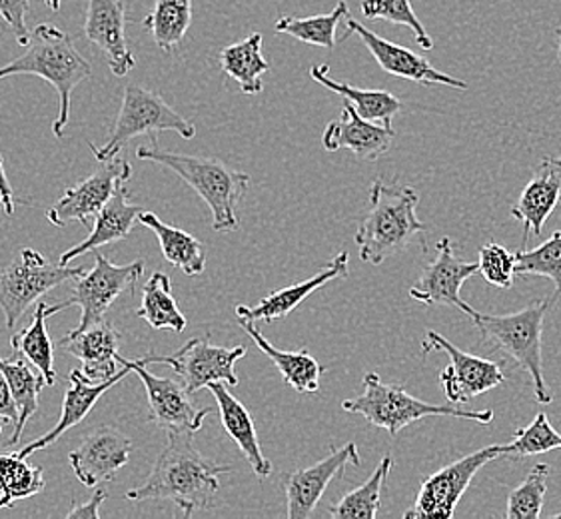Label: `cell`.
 Instances as JSON below:
<instances>
[{
  "mask_svg": "<svg viewBox=\"0 0 561 519\" xmlns=\"http://www.w3.org/2000/svg\"><path fill=\"white\" fill-rule=\"evenodd\" d=\"M232 468L206 458L192 443V434L169 431L167 448L160 452L147 482L126 494V499H172L184 518L208 509L220 489V475Z\"/></svg>",
  "mask_w": 561,
  "mask_h": 519,
  "instance_id": "6da1fadb",
  "label": "cell"
},
{
  "mask_svg": "<svg viewBox=\"0 0 561 519\" xmlns=\"http://www.w3.org/2000/svg\"><path fill=\"white\" fill-rule=\"evenodd\" d=\"M417 204L420 194L412 186L374 181L370 206L354 237L359 258L380 266L414 240L426 246V227L417 218Z\"/></svg>",
  "mask_w": 561,
  "mask_h": 519,
  "instance_id": "7a4b0ae2",
  "label": "cell"
},
{
  "mask_svg": "<svg viewBox=\"0 0 561 519\" xmlns=\"http://www.w3.org/2000/svg\"><path fill=\"white\" fill-rule=\"evenodd\" d=\"M19 74L41 77L57 89L60 111L53 130L57 138H62L70 116L72 91L92 74L89 60L80 57L72 36L55 24H38L31 33L23 55L0 67V80Z\"/></svg>",
  "mask_w": 561,
  "mask_h": 519,
  "instance_id": "3957f363",
  "label": "cell"
},
{
  "mask_svg": "<svg viewBox=\"0 0 561 519\" xmlns=\"http://www.w3.org/2000/svg\"><path fill=\"white\" fill-rule=\"evenodd\" d=\"M136 157L174 170L208 204L216 232H232L240 228L238 204L242 203L250 186L247 172L232 170L222 160L210 157H191L162 150L158 148L157 140L152 147H138Z\"/></svg>",
  "mask_w": 561,
  "mask_h": 519,
  "instance_id": "277c9868",
  "label": "cell"
},
{
  "mask_svg": "<svg viewBox=\"0 0 561 519\" xmlns=\"http://www.w3.org/2000/svg\"><path fill=\"white\" fill-rule=\"evenodd\" d=\"M364 394L342 402V410L359 414L370 422L374 428H382L396 438L410 424L426 418H460L488 426L494 422V410H466L448 402L446 406L427 404L417 400L404 385L386 384L378 373H366Z\"/></svg>",
  "mask_w": 561,
  "mask_h": 519,
  "instance_id": "5b68a950",
  "label": "cell"
},
{
  "mask_svg": "<svg viewBox=\"0 0 561 519\" xmlns=\"http://www.w3.org/2000/svg\"><path fill=\"white\" fill-rule=\"evenodd\" d=\"M560 292L551 298H541L526 305L516 314H483L473 310V326L482 332L483 339L492 342L495 350L504 351L507 358L516 361L517 366L528 373L534 384V395L541 406L553 402L550 385L543 376V354H541V334L546 314L558 300Z\"/></svg>",
  "mask_w": 561,
  "mask_h": 519,
  "instance_id": "8992f818",
  "label": "cell"
},
{
  "mask_svg": "<svg viewBox=\"0 0 561 519\" xmlns=\"http://www.w3.org/2000/svg\"><path fill=\"white\" fill-rule=\"evenodd\" d=\"M172 130L182 136L184 140H192L196 136V126L186 120L182 114L176 113L169 102L157 92L148 91L140 84H128L124 89L123 106L116 116V123L111 128L108 142L104 147L89 145L94 159L106 162L118 157L123 147L136 136L152 135Z\"/></svg>",
  "mask_w": 561,
  "mask_h": 519,
  "instance_id": "52a82bcc",
  "label": "cell"
},
{
  "mask_svg": "<svg viewBox=\"0 0 561 519\" xmlns=\"http://www.w3.org/2000/svg\"><path fill=\"white\" fill-rule=\"evenodd\" d=\"M82 274L84 268H70L60 262L53 264L36 250H21L19 262L0 270V310L7 327L16 326L24 312L45 293L77 280Z\"/></svg>",
  "mask_w": 561,
  "mask_h": 519,
  "instance_id": "ba28073f",
  "label": "cell"
},
{
  "mask_svg": "<svg viewBox=\"0 0 561 519\" xmlns=\"http://www.w3.org/2000/svg\"><path fill=\"white\" fill-rule=\"evenodd\" d=\"M504 455V446L494 443L478 452L463 455L458 462L449 463L436 474L420 484L414 508L408 509L405 519H448L456 514L461 496L472 484L476 474L485 463Z\"/></svg>",
  "mask_w": 561,
  "mask_h": 519,
  "instance_id": "9c48e42d",
  "label": "cell"
},
{
  "mask_svg": "<svg viewBox=\"0 0 561 519\" xmlns=\"http://www.w3.org/2000/svg\"><path fill=\"white\" fill-rule=\"evenodd\" d=\"M247 356L244 346L234 348H222L214 346L210 338H194L186 342L176 354L172 356H154L150 354L147 358H140V364L152 366V364H164L179 373L180 380L186 385L191 394L201 392L216 382H222L228 388H237V361Z\"/></svg>",
  "mask_w": 561,
  "mask_h": 519,
  "instance_id": "30bf717a",
  "label": "cell"
},
{
  "mask_svg": "<svg viewBox=\"0 0 561 519\" xmlns=\"http://www.w3.org/2000/svg\"><path fill=\"white\" fill-rule=\"evenodd\" d=\"M145 274V260H135L126 266H116L111 260L94 250V268L84 272L75 280V288L70 292L68 302L79 305V327L87 330L102 322L114 302L123 296L128 288H133Z\"/></svg>",
  "mask_w": 561,
  "mask_h": 519,
  "instance_id": "8fae6325",
  "label": "cell"
},
{
  "mask_svg": "<svg viewBox=\"0 0 561 519\" xmlns=\"http://www.w3.org/2000/svg\"><path fill=\"white\" fill-rule=\"evenodd\" d=\"M118 364L130 366V370L145 384L148 397V422L176 434H194L203 428L204 419L210 410L201 407L191 397V392L182 380L160 378L147 370L138 360H126L118 354Z\"/></svg>",
  "mask_w": 561,
  "mask_h": 519,
  "instance_id": "7c38bea8",
  "label": "cell"
},
{
  "mask_svg": "<svg viewBox=\"0 0 561 519\" xmlns=\"http://www.w3.org/2000/svg\"><path fill=\"white\" fill-rule=\"evenodd\" d=\"M422 350L424 354L434 350L448 354L449 366L439 373V382L444 385L448 402L456 406H463L473 397L488 394L505 382L500 364L461 351L449 339L439 336L438 332H427L426 339L422 342Z\"/></svg>",
  "mask_w": 561,
  "mask_h": 519,
  "instance_id": "4fadbf2b",
  "label": "cell"
},
{
  "mask_svg": "<svg viewBox=\"0 0 561 519\" xmlns=\"http://www.w3.org/2000/svg\"><path fill=\"white\" fill-rule=\"evenodd\" d=\"M133 166L124 159L106 160L101 162V169L94 170L89 178L80 181L77 186L68 188L50 210H46V218L50 224L65 228L70 222H80L89 227L90 218H96L106 203L113 198L121 182L130 181Z\"/></svg>",
  "mask_w": 561,
  "mask_h": 519,
  "instance_id": "5bb4252c",
  "label": "cell"
},
{
  "mask_svg": "<svg viewBox=\"0 0 561 519\" xmlns=\"http://www.w3.org/2000/svg\"><path fill=\"white\" fill-rule=\"evenodd\" d=\"M478 272V262L458 258L456 244L451 242V238H442L436 260L430 262L422 270L417 282L410 288V296L415 302L426 305H449L458 308L466 316H472L473 308L461 300L460 290L461 286Z\"/></svg>",
  "mask_w": 561,
  "mask_h": 519,
  "instance_id": "9a60e30c",
  "label": "cell"
},
{
  "mask_svg": "<svg viewBox=\"0 0 561 519\" xmlns=\"http://www.w3.org/2000/svg\"><path fill=\"white\" fill-rule=\"evenodd\" d=\"M133 440L116 426L92 429L79 448L68 453V463L84 487L111 482L130 460Z\"/></svg>",
  "mask_w": 561,
  "mask_h": 519,
  "instance_id": "2e32d148",
  "label": "cell"
},
{
  "mask_svg": "<svg viewBox=\"0 0 561 519\" xmlns=\"http://www.w3.org/2000/svg\"><path fill=\"white\" fill-rule=\"evenodd\" d=\"M348 463L358 468L362 465L358 446L354 441H348L342 448H332L324 460L286 475L284 489H286V501H288V518H312L330 482L337 475L344 474Z\"/></svg>",
  "mask_w": 561,
  "mask_h": 519,
  "instance_id": "e0dca14e",
  "label": "cell"
},
{
  "mask_svg": "<svg viewBox=\"0 0 561 519\" xmlns=\"http://www.w3.org/2000/svg\"><path fill=\"white\" fill-rule=\"evenodd\" d=\"M346 26L348 33L344 34V38H348L350 34H358L359 41L370 50L374 60L392 77L420 82L426 86H448V89H458V91H468V82L460 79H454L446 72H442L438 68L432 67L430 60L420 57L414 50L405 48V46L393 45L390 41L382 38L380 34L371 33L370 28H366L364 24L352 19V14L346 16Z\"/></svg>",
  "mask_w": 561,
  "mask_h": 519,
  "instance_id": "ac0fdd59",
  "label": "cell"
},
{
  "mask_svg": "<svg viewBox=\"0 0 561 519\" xmlns=\"http://www.w3.org/2000/svg\"><path fill=\"white\" fill-rule=\"evenodd\" d=\"M118 346L121 334L116 327L102 320L87 330H72L67 336L58 339V350L67 351L70 356L82 361L80 372L90 384L108 382L121 372L118 366ZM123 368V366H121Z\"/></svg>",
  "mask_w": 561,
  "mask_h": 519,
  "instance_id": "d6986e66",
  "label": "cell"
},
{
  "mask_svg": "<svg viewBox=\"0 0 561 519\" xmlns=\"http://www.w3.org/2000/svg\"><path fill=\"white\" fill-rule=\"evenodd\" d=\"M126 7L123 0H89L84 34L106 55L114 77H126L136 67L126 41Z\"/></svg>",
  "mask_w": 561,
  "mask_h": 519,
  "instance_id": "ffe728a7",
  "label": "cell"
},
{
  "mask_svg": "<svg viewBox=\"0 0 561 519\" xmlns=\"http://www.w3.org/2000/svg\"><path fill=\"white\" fill-rule=\"evenodd\" d=\"M396 130L392 125H378L362 118L356 108L346 102L340 120L325 126L322 147L328 152L348 148L362 160H378L392 147Z\"/></svg>",
  "mask_w": 561,
  "mask_h": 519,
  "instance_id": "44dd1931",
  "label": "cell"
},
{
  "mask_svg": "<svg viewBox=\"0 0 561 519\" xmlns=\"http://www.w3.org/2000/svg\"><path fill=\"white\" fill-rule=\"evenodd\" d=\"M561 198V154L560 157H546L541 160L534 178L519 196L516 206L510 215L524 224L522 249H526L531 234H541L546 220Z\"/></svg>",
  "mask_w": 561,
  "mask_h": 519,
  "instance_id": "7402d4cb",
  "label": "cell"
},
{
  "mask_svg": "<svg viewBox=\"0 0 561 519\" xmlns=\"http://www.w3.org/2000/svg\"><path fill=\"white\" fill-rule=\"evenodd\" d=\"M348 252H340L336 258L332 260L318 274H314L312 278L268 293L266 298H262L259 304L252 305V308L250 305H237L238 320H250V322L264 320L270 324L274 320H280V318L293 314L294 310L302 304L306 298H310L316 290H320L325 284L340 280V278H348Z\"/></svg>",
  "mask_w": 561,
  "mask_h": 519,
  "instance_id": "603a6c76",
  "label": "cell"
},
{
  "mask_svg": "<svg viewBox=\"0 0 561 519\" xmlns=\"http://www.w3.org/2000/svg\"><path fill=\"white\" fill-rule=\"evenodd\" d=\"M121 366H123L121 372L111 378L108 382H102V384H90L79 368L72 370L70 372V390L65 395L62 412H60V419H58L57 426L50 429V431H46L45 436H41L38 440L26 443L16 453L28 460V455H33L38 450H45L48 446H53L55 441L60 440L62 434H67L68 429H72L75 426H79L80 422H84L102 395L106 394L114 384H118L124 376L133 372L130 366H126V364H121Z\"/></svg>",
  "mask_w": 561,
  "mask_h": 519,
  "instance_id": "cb8c5ba5",
  "label": "cell"
},
{
  "mask_svg": "<svg viewBox=\"0 0 561 519\" xmlns=\"http://www.w3.org/2000/svg\"><path fill=\"white\" fill-rule=\"evenodd\" d=\"M128 198H130L128 182H121L116 193L113 194V198L94 218L96 222H94L90 237L77 246L68 249L58 262L65 264V266H70L75 260L89 254V252H94V250L102 249L106 244H114V242H121L124 238H128L136 222H138V218L145 212L142 206L128 203Z\"/></svg>",
  "mask_w": 561,
  "mask_h": 519,
  "instance_id": "d4e9b609",
  "label": "cell"
},
{
  "mask_svg": "<svg viewBox=\"0 0 561 519\" xmlns=\"http://www.w3.org/2000/svg\"><path fill=\"white\" fill-rule=\"evenodd\" d=\"M208 390L213 392L214 400L218 404L222 428L237 443L238 450L244 453L248 463L252 465V472L259 477H268L272 474V462L266 460V455L262 453L256 426H254V419L250 416L247 406L237 400L228 390V385L222 382L208 385Z\"/></svg>",
  "mask_w": 561,
  "mask_h": 519,
  "instance_id": "484cf974",
  "label": "cell"
},
{
  "mask_svg": "<svg viewBox=\"0 0 561 519\" xmlns=\"http://www.w3.org/2000/svg\"><path fill=\"white\" fill-rule=\"evenodd\" d=\"M0 370L7 376L12 397L19 407V424L14 426L11 438L7 440V446H16L26 424L38 412V397L48 382L45 373L41 372L28 358H24L21 351L14 350L11 358H0Z\"/></svg>",
  "mask_w": 561,
  "mask_h": 519,
  "instance_id": "4316f807",
  "label": "cell"
},
{
  "mask_svg": "<svg viewBox=\"0 0 561 519\" xmlns=\"http://www.w3.org/2000/svg\"><path fill=\"white\" fill-rule=\"evenodd\" d=\"M240 326L247 330L248 336L254 339L260 350L268 356L272 364L278 368L284 382L294 388L298 394H316L320 390V378L324 373V366L316 360L308 350L284 351L274 348L268 339L262 336L259 327L250 320H238Z\"/></svg>",
  "mask_w": 561,
  "mask_h": 519,
  "instance_id": "83f0119b",
  "label": "cell"
},
{
  "mask_svg": "<svg viewBox=\"0 0 561 519\" xmlns=\"http://www.w3.org/2000/svg\"><path fill=\"white\" fill-rule=\"evenodd\" d=\"M70 305L72 304L68 300L53 305L41 302L34 310L31 324L21 332H16L11 339L12 350L21 351L24 358L33 361L34 366L45 373L48 385H55L57 373H55V344L48 336L46 320Z\"/></svg>",
  "mask_w": 561,
  "mask_h": 519,
  "instance_id": "f1b7e54d",
  "label": "cell"
},
{
  "mask_svg": "<svg viewBox=\"0 0 561 519\" xmlns=\"http://www.w3.org/2000/svg\"><path fill=\"white\" fill-rule=\"evenodd\" d=\"M328 72H330L328 65H318V67L310 68V77L318 84H322L328 91L340 94L344 101L350 102L356 108V113L362 118L371 120V123L392 125L393 116L402 111V102H400V99H396L392 92L358 89V86H352L346 82L330 79Z\"/></svg>",
  "mask_w": 561,
  "mask_h": 519,
  "instance_id": "f546056e",
  "label": "cell"
},
{
  "mask_svg": "<svg viewBox=\"0 0 561 519\" xmlns=\"http://www.w3.org/2000/svg\"><path fill=\"white\" fill-rule=\"evenodd\" d=\"M138 222L157 234L164 258L169 260L174 268H180L186 276L203 274L206 268V252L198 238L192 237L180 228L170 227L152 212H142Z\"/></svg>",
  "mask_w": 561,
  "mask_h": 519,
  "instance_id": "4dcf8cb0",
  "label": "cell"
},
{
  "mask_svg": "<svg viewBox=\"0 0 561 519\" xmlns=\"http://www.w3.org/2000/svg\"><path fill=\"white\" fill-rule=\"evenodd\" d=\"M220 67L226 77L237 80L244 94L264 91L262 77L270 70V62L262 55V34H250L244 41L226 46L220 53Z\"/></svg>",
  "mask_w": 561,
  "mask_h": 519,
  "instance_id": "1f68e13d",
  "label": "cell"
},
{
  "mask_svg": "<svg viewBox=\"0 0 561 519\" xmlns=\"http://www.w3.org/2000/svg\"><path fill=\"white\" fill-rule=\"evenodd\" d=\"M136 316L145 320L154 330L184 332L188 320L180 312L179 302L172 292V280L164 272H154L142 290V302Z\"/></svg>",
  "mask_w": 561,
  "mask_h": 519,
  "instance_id": "d6a6232c",
  "label": "cell"
},
{
  "mask_svg": "<svg viewBox=\"0 0 561 519\" xmlns=\"http://www.w3.org/2000/svg\"><path fill=\"white\" fill-rule=\"evenodd\" d=\"M192 23V0H157L154 11L142 21V28L152 34L154 45L172 55L182 43Z\"/></svg>",
  "mask_w": 561,
  "mask_h": 519,
  "instance_id": "836d02e7",
  "label": "cell"
},
{
  "mask_svg": "<svg viewBox=\"0 0 561 519\" xmlns=\"http://www.w3.org/2000/svg\"><path fill=\"white\" fill-rule=\"evenodd\" d=\"M45 489L43 468L31 465L19 453H0V509L12 508Z\"/></svg>",
  "mask_w": 561,
  "mask_h": 519,
  "instance_id": "e575fe53",
  "label": "cell"
},
{
  "mask_svg": "<svg viewBox=\"0 0 561 519\" xmlns=\"http://www.w3.org/2000/svg\"><path fill=\"white\" fill-rule=\"evenodd\" d=\"M392 455H383L376 472L354 492L342 497L330 508V516L336 519H376L382 504V489L392 472Z\"/></svg>",
  "mask_w": 561,
  "mask_h": 519,
  "instance_id": "d590c367",
  "label": "cell"
},
{
  "mask_svg": "<svg viewBox=\"0 0 561 519\" xmlns=\"http://www.w3.org/2000/svg\"><path fill=\"white\" fill-rule=\"evenodd\" d=\"M348 14V4L342 0V2H337L336 9L328 14H316V16H306V19L282 16L274 24V28H276V33L294 36L296 41L306 43V45L334 48L337 43V26Z\"/></svg>",
  "mask_w": 561,
  "mask_h": 519,
  "instance_id": "8d00e7d4",
  "label": "cell"
},
{
  "mask_svg": "<svg viewBox=\"0 0 561 519\" xmlns=\"http://www.w3.org/2000/svg\"><path fill=\"white\" fill-rule=\"evenodd\" d=\"M551 468L548 463H536L529 470L528 477L512 489L507 497V519H538L546 501L548 492V480H550Z\"/></svg>",
  "mask_w": 561,
  "mask_h": 519,
  "instance_id": "74e56055",
  "label": "cell"
},
{
  "mask_svg": "<svg viewBox=\"0 0 561 519\" xmlns=\"http://www.w3.org/2000/svg\"><path fill=\"white\" fill-rule=\"evenodd\" d=\"M516 276L548 278L556 284V292L561 293V230L538 249L517 252Z\"/></svg>",
  "mask_w": 561,
  "mask_h": 519,
  "instance_id": "f35d334b",
  "label": "cell"
},
{
  "mask_svg": "<svg viewBox=\"0 0 561 519\" xmlns=\"http://www.w3.org/2000/svg\"><path fill=\"white\" fill-rule=\"evenodd\" d=\"M359 9H362V14L370 21L383 19L388 23L404 24L415 34V43L422 46L424 50L434 48V41L427 34L422 21L417 19L410 0H362Z\"/></svg>",
  "mask_w": 561,
  "mask_h": 519,
  "instance_id": "ab89813d",
  "label": "cell"
},
{
  "mask_svg": "<svg viewBox=\"0 0 561 519\" xmlns=\"http://www.w3.org/2000/svg\"><path fill=\"white\" fill-rule=\"evenodd\" d=\"M561 448V434L551 426L550 418L539 412L528 428L517 429L514 440L504 446L507 458H528L538 453L551 452Z\"/></svg>",
  "mask_w": 561,
  "mask_h": 519,
  "instance_id": "60d3db41",
  "label": "cell"
},
{
  "mask_svg": "<svg viewBox=\"0 0 561 519\" xmlns=\"http://www.w3.org/2000/svg\"><path fill=\"white\" fill-rule=\"evenodd\" d=\"M480 274L485 278V282L492 284L495 288H512L516 280L517 254L510 250L490 242L480 249Z\"/></svg>",
  "mask_w": 561,
  "mask_h": 519,
  "instance_id": "b9f144b4",
  "label": "cell"
},
{
  "mask_svg": "<svg viewBox=\"0 0 561 519\" xmlns=\"http://www.w3.org/2000/svg\"><path fill=\"white\" fill-rule=\"evenodd\" d=\"M31 11V0H0V19L16 36L19 45H28L31 31L26 26V16Z\"/></svg>",
  "mask_w": 561,
  "mask_h": 519,
  "instance_id": "7bdbcfd3",
  "label": "cell"
},
{
  "mask_svg": "<svg viewBox=\"0 0 561 519\" xmlns=\"http://www.w3.org/2000/svg\"><path fill=\"white\" fill-rule=\"evenodd\" d=\"M0 419L11 422L12 428L19 424V407L12 397L11 385L2 370H0Z\"/></svg>",
  "mask_w": 561,
  "mask_h": 519,
  "instance_id": "ee69618b",
  "label": "cell"
},
{
  "mask_svg": "<svg viewBox=\"0 0 561 519\" xmlns=\"http://www.w3.org/2000/svg\"><path fill=\"white\" fill-rule=\"evenodd\" d=\"M106 497H108V494L104 489H96L87 504H80V506L70 509L67 518L101 519V506L106 501Z\"/></svg>",
  "mask_w": 561,
  "mask_h": 519,
  "instance_id": "f6af8a7d",
  "label": "cell"
},
{
  "mask_svg": "<svg viewBox=\"0 0 561 519\" xmlns=\"http://www.w3.org/2000/svg\"><path fill=\"white\" fill-rule=\"evenodd\" d=\"M0 206L4 208L7 216L14 215V206H16V200H14V193H12L11 182H9V178H7V172H4V164H2V159H0Z\"/></svg>",
  "mask_w": 561,
  "mask_h": 519,
  "instance_id": "bcb514c9",
  "label": "cell"
},
{
  "mask_svg": "<svg viewBox=\"0 0 561 519\" xmlns=\"http://www.w3.org/2000/svg\"><path fill=\"white\" fill-rule=\"evenodd\" d=\"M45 4L50 11L58 12L60 7H62V0H45Z\"/></svg>",
  "mask_w": 561,
  "mask_h": 519,
  "instance_id": "7dc6e473",
  "label": "cell"
},
{
  "mask_svg": "<svg viewBox=\"0 0 561 519\" xmlns=\"http://www.w3.org/2000/svg\"><path fill=\"white\" fill-rule=\"evenodd\" d=\"M558 60H560L561 65V26L560 31H558Z\"/></svg>",
  "mask_w": 561,
  "mask_h": 519,
  "instance_id": "c3c4849f",
  "label": "cell"
},
{
  "mask_svg": "<svg viewBox=\"0 0 561 519\" xmlns=\"http://www.w3.org/2000/svg\"><path fill=\"white\" fill-rule=\"evenodd\" d=\"M0 436H2V424H0Z\"/></svg>",
  "mask_w": 561,
  "mask_h": 519,
  "instance_id": "681fc988",
  "label": "cell"
},
{
  "mask_svg": "<svg viewBox=\"0 0 561 519\" xmlns=\"http://www.w3.org/2000/svg\"><path fill=\"white\" fill-rule=\"evenodd\" d=\"M558 518H561V511H560V514H558Z\"/></svg>",
  "mask_w": 561,
  "mask_h": 519,
  "instance_id": "f907efd6",
  "label": "cell"
}]
</instances>
